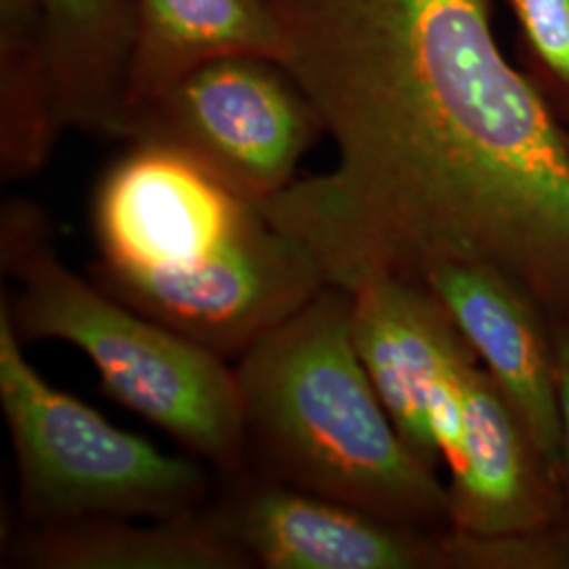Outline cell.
<instances>
[{"label": "cell", "instance_id": "52a82bcc", "mask_svg": "<svg viewBox=\"0 0 569 569\" xmlns=\"http://www.w3.org/2000/svg\"><path fill=\"white\" fill-rule=\"evenodd\" d=\"M213 502L220 526L268 569H456L451 528L390 521L244 470Z\"/></svg>", "mask_w": 569, "mask_h": 569}, {"label": "cell", "instance_id": "ba28073f", "mask_svg": "<svg viewBox=\"0 0 569 569\" xmlns=\"http://www.w3.org/2000/svg\"><path fill=\"white\" fill-rule=\"evenodd\" d=\"M352 340L388 418L428 468L443 462L435 420L453 406L472 350L427 284L378 279L352 291Z\"/></svg>", "mask_w": 569, "mask_h": 569}, {"label": "cell", "instance_id": "7c38bea8", "mask_svg": "<svg viewBox=\"0 0 569 569\" xmlns=\"http://www.w3.org/2000/svg\"><path fill=\"white\" fill-rule=\"evenodd\" d=\"M63 129L124 140L138 0H37Z\"/></svg>", "mask_w": 569, "mask_h": 569}, {"label": "cell", "instance_id": "2e32d148", "mask_svg": "<svg viewBox=\"0 0 569 569\" xmlns=\"http://www.w3.org/2000/svg\"><path fill=\"white\" fill-rule=\"evenodd\" d=\"M557 385H559V413H561V488L566 498V528L569 531V319L550 321Z\"/></svg>", "mask_w": 569, "mask_h": 569}, {"label": "cell", "instance_id": "30bf717a", "mask_svg": "<svg viewBox=\"0 0 569 569\" xmlns=\"http://www.w3.org/2000/svg\"><path fill=\"white\" fill-rule=\"evenodd\" d=\"M422 283L448 310L561 481L559 385L547 310L493 266L443 262Z\"/></svg>", "mask_w": 569, "mask_h": 569}, {"label": "cell", "instance_id": "4fadbf2b", "mask_svg": "<svg viewBox=\"0 0 569 569\" xmlns=\"http://www.w3.org/2000/svg\"><path fill=\"white\" fill-rule=\"evenodd\" d=\"M228 56L283 61V26L274 0H138L124 131L129 117L171 82Z\"/></svg>", "mask_w": 569, "mask_h": 569}, {"label": "cell", "instance_id": "8fae6325", "mask_svg": "<svg viewBox=\"0 0 569 569\" xmlns=\"http://www.w3.org/2000/svg\"><path fill=\"white\" fill-rule=\"evenodd\" d=\"M9 566L26 569H249L253 559L220 526L211 505L182 517H87L21 526Z\"/></svg>", "mask_w": 569, "mask_h": 569}, {"label": "cell", "instance_id": "3957f363", "mask_svg": "<svg viewBox=\"0 0 569 569\" xmlns=\"http://www.w3.org/2000/svg\"><path fill=\"white\" fill-rule=\"evenodd\" d=\"M103 291L188 338L247 321L277 283L283 232L260 201L161 143L131 142L93 192Z\"/></svg>", "mask_w": 569, "mask_h": 569}, {"label": "cell", "instance_id": "9c48e42d", "mask_svg": "<svg viewBox=\"0 0 569 569\" xmlns=\"http://www.w3.org/2000/svg\"><path fill=\"white\" fill-rule=\"evenodd\" d=\"M448 467L449 528L509 536L566 526L561 481L475 350L460 369V432Z\"/></svg>", "mask_w": 569, "mask_h": 569}, {"label": "cell", "instance_id": "8992f818", "mask_svg": "<svg viewBox=\"0 0 569 569\" xmlns=\"http://www.w3.org/2000/svg\"><path fill=\"white\" fill-rule=\"evenodd\" d=\"M323 133L317 106L283 61L228 56L138 108L124 142L173 148L262 203L298 180V164Z\"/></svg>", "mask_w": 569, "mask_h": 569}, {"label": "cell", "instance_id": "5bb4252c", "mask_svg": "<svg viewBox=\"0 0 569 569\" xmlns=\"http://www.w3.org/2000/svg\"><path fill=\"white\" fill-rule=\"evenodd\" d=\"M37 0H0V173L32 178L63 133Z\"/></svg>", "mask_w": 569, "mask_h": 569}, {"label": "cell", "instance_id": "9a60e30c", "mask_svg": "<svg viewBox=\"0 0 569 569\" xmlns=\"http://www.w3.org/2000/svg\"><path fill=\"white\" fill-rule=\"evenodd\" d=\"M517 26V66L569 129V0H505Z\"/></svg>", "mask_w": 569, "mask_h": 569}, {"label": "cell", "instance_id": "277c9868", "mask_svg": "<svg viewBox=\"0 0 569 569\" xmlns=\"http://www.w3.org/2000/svg\"><path fill=\"white\" fill-rule=\"evenodd\" d=\"M0 264L18 283L2 308L21 342L82 350L106 392L224 477L249 467L241 390L226 357L122 305L61 262L41 204L9 199Z\"/></svg>", "mask_w": 569, "mask_h": 569}, {"label": "cell", "instance_id": "7a4b0ae2", "mask_svg": "<svg viewBox=\"0 0 569 569\" xmlns=\"http://www.w3.org/2000/svg\"><path fill=\"white\" fill-rule=\"evenodd\" d=\"M352 293L327 284L239 355L260 475L418 528L448 529V489L388 418L352 340Z\"/></svg>", "mask_w": 569, "mask_h": 569}, {"label": "cell", "instance_id": "6da1fadb", "mask_svg": "<svg viewBox=\"0 0 569 569\" xmlns=\"http://www.w3.org/2000/svg\"><path fill=\"white\" fill-rule=\"evenodd\" d=\"M283 63L338 163L262 201L327 284L507 272L569 319V129L493 32L489 0H274Z\"/></svg>", "mask_w": 569, "mask_h": 569}, {"label": "cell", "instance_id": "5b68a950", "mask_svg": "<svg viewBox=\"0 0 569 569\" xmlns=\"http://www.w3.org/2000/svg\"><path fill=\"white\" fill-rule=\"evenodd\" d=\"M0 308V406L16 451L21 526L87 517L169 519L207 507L209 472L110 425L47 385Z\"/></svg>", "mask_w": 569, "mask_h": 569}]
</instances>
